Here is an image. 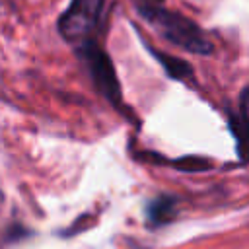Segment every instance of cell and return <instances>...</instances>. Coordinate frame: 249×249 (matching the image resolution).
<instances>
[{
  "instance_id": "1",
  "label": "cell",
  "mask_w": 249,
  "mask_h": 249,
  "mask_svg": "<svg viewBox=\"0 0 249 249\" xmlns=\"http://www.w3.org/2000/svg\"><path fill=\"white\" fill-rule=\"evenodd\" d=\"M136 12L167 43L181 47L189 53L200 54V56H210L214 53L212 41L206 37V33L200 29V25L195 23L193 19H189L187 16L171 12L169 8H165L154 0L138 2Z\"/></svg>"
},
{
  "instance_id": "2",
  "label": "cell",
  "mask_w": 249,
  "mask_h": 249,
  "mask_svg": "<svg viewBox=\"0 0 249 249\" xmlns=\"http://www.w3.org/2000/svg\"><path fill=\"white\" fill-rule=\"evenodd\" d=\"M105 0H70L68 8L60 14L56 29L60 37L74 49L93 41L103 16Z\"/></svg>"
},
{
  "instance_id": "3",
  "label": "cell",
  "mask_w": 249,
  "mask_h": 249,
  "mask_svg": "<svg viewBox=\"0 0 249 249\" xmlns=\"http://www.w3.org/2000/svg\"><path fill=\"white\" fill-rule=\"evenodd\" d=\"M76 56L80 58V62L86 66L89 78L93 80L97 91L117 109V111H124V101H123V91H121V84L117 80V72L115 66L109 58V54L97 45V41H88L80 47L74 49Z\"/></svg>"
},
{
  "instance_id": "4",
  "label": "cell",
  "mask_w": 249,
  "mask_h": 249,
  "mask_svg": "<svg viewBox=\"0 0 249 249\" xmlns=\"http://www.w3.org/2000/svg\"><path fill=\"white\" fill-rule=\"evenodd\" d=\"M230 128L237 140L239 154L247 158L249 154V86H245L239 95V115L230 117Z\"/></svg>"
},
{
  "instance_id": "5",
  "label": "cell",
  "mask_w": 249,
  "mask_h": 249,
  "mask_svg": "<svg viewBox=\"0 0 249 249\" xmlns=\"http://www.w3.org/2000/svg\"><path fill=\"white\" fill-rule=\"evenodd\" d=\"M142 43H144L146 51L160 62V66L165 70V74H167L171 80L183 82V80H187V78H191V76L195 74V70H193V66H191L189 62H185V60H181V58H177V56H171L169 53H163V51L154 49V47L148 45L144 39H142Z\"/></svg>"
},
{
  "instance_id": "6",
  "label": "cell",
  "mask_w": 249,
  "mask_h": 249,
  "mask_svg": "<svg viewBox=\"0 0 249 249\" xmlns=\"http://www.w3.org/2000/svg\"><path fill=\"white\" fill-rule=\"evenodd\" d=\"M175 198L173 196H167V195H161L154 200H150L148 204V220L150 224L154 226H161L165 222H169L175 214Z\"/></svg>"
}]
</instances>
